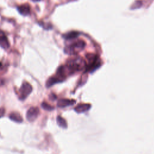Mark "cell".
<instances>
[{
    "label": "cell",
    "mask_w": 154,
    "mask_h": 154,
    "mask_svg": "<svg viewBox=\"0 0 154 154\" xmlns=\"http://www.w3.org/2000/svg\"><path fill=\"white\" fill-rule=\"evenodd\" d=\"M78 36V33L76 31H72L69 33H67L64 36V37L66 39H72L77 37Z\"/></svg>",
    "instance_id": "12"
},
{
    "label": "cell",
    "mask_w": 154,
    "mask_h": 154,
    "mask_svg": "<svg viewBox=\"0 0 154 154\" xmlns=\"http://www.w3.org/2000/svg\"><path fill=\"white\" fill-rule=\"evenodd\" d=\"M4 113H5V110L3 108L0 109V117L3 116V115H4Z\"/></svg>",
    "instance_id": "14"
},
{
    "label": "cell",
    "mask_w": 154,
    "mask_h": 154,
    "mask_svg": "<svg viewBox=\"0 0 154 154\" xmlns=\"http://www.w3.org/2000/svg\"><path fill=\"white\" fill-rule=\"evenodd\" d=\"M9 118L12 121L16 122L17 123H21L23 121V119L21 116L20 115L19 113L16 112L12 113L10 115H9Z\"/></svg>",
    "instance_id": "10"
},
{
    "label": "cell",
    "mask_w": 154,
    "mask_h": 154,
    "mask_svg": "<svg viewBox=\"0 0 154 154\" xmlns=\"http://www.w3.org/2000/svg\"><path fill=\"white\" fill-rule=\"evenodd\" d=\"M62 81H63V78L59 77V76L51 77V78H49L48 79V81H47L46 86L47 87H50L54 85L55 84L58 83H60Z\"/></svg>",
    "instance_id": "7"
},
{
    "label": "cell",
    "mask_w": 154,
    "mask_h": 154,
    "mask_svg": "<svg viewBox=\"0 0 154 154\" xmlns=\"http://www.w3.org/2000/svg\"><path fill=\"white\" fill-rule=\"evenodd\" d=\"M86 44L83 41H78L73 44L71 45L64 49V52L67 54H74L78 51H81L85 47Z\"/></svg>",
    "instance_id": "1"
},
{
    "label": "cell",
    "mask_w": 154,
    "mask_h": 154,
    "mask_svg": "<svg viewBox=\"0 0 154 154\" xmlns=\"http://www.w3.org/2000/svg\"><path fill=\"white\" fill-rule=\"evenodd\" d=\"M31 1H33L34 2H39V1H41V0H31Z\"/></svg>",
    "instance_id": "16"
},
{
    "label": "cell",
    "mask_w": 154,
    "mask_h": 154,
    "mask_svg": "<svg viewBox=\"0 0 154 154\" xmlns=\"http://www.w3.org/2000/svg\"><path fill=\"white\" fill-rule=\"evenodd\" d=\"M75 103V101H74V100H70V99H62L58 101L57 106L60 108H64V107H66L70 106H72Z\"/></svg>",
    "instance_id": "6"
},
{
    "label": "cell",
    "mask_w": 154,
    "mask_h": 154,
    "mask_svg": "<svg viewBox=\"0 0 154 154\" xmlns=\"http://www.w3.org/2000/svg\"><path fill=\"white\" fill-rule=\"evenodd\" d=\"M42 107L44 109V110H47V111H51V110H54V108L53 107L49 105V104H48L47 102H43L42 104Z\"/></svg>",
    "instance_id": "13"
},
{
    "label": "cell",
    "mask_w": 154,
    "mask_h": 154,
    "mask_svg": "<svg viewBox=\"0 0 154 154\" xmlns=\"http://www.w3.org/2000/svg\"><path fill=\"white\" fill-rule=\"evenodd\" d=\"M3 84V81L1 80V79H0V86L2 85Z\"/></svg>",
    "instance_id": "15"
},
{
    "label": "cell",
    "mask_w": 154,
    "mask_h": 154,
    "mask_svg": "<svg viewBox=\"0 0 154 154\" xmlns=\"http://www.w3.org/2000/svg\"><path fill=\"white\" fill-rule=\"evenodd\" d=\"M39 109L37 107H31L27 112L26 118L29 122H33L39 116Z\"/></svg>",
    "instance_id": "4"
},
{
    "label": "cell",
    "mask_w": 154,
    "mask_h": 154,
    "mask_svg": "<svg viewBox=\"0 0 154 154\" xmlns=\"http://www.w3.org/2000/svg\"><path fill=\"white\" fill-rule=\"evenodd\" d=\"M90 107L91 106L89 104H80L75 108V110L78 113H82L88 111Z\"/></svg>",
    "instance_id": "8"
},
{
    "label": "cell",
    "mask_w": 154,
    "mask_h": 154,
    "mask_svg": "<svg viewBox=\"0 0 154 154\" xmlns=\"http://www.w3.org/2000/svg\"><path fill=\"white\" fill-rule=\"evenodd\" d=\"M0 47L5 49H7L10 47V43L6 36H0Z\"/></svg>",
    "instance_id": "9"
},
{
    "label": "cell",
    "mask_w": 154,
    "mask_h": 154,
    "mask_svg": "<svg viewBox=\"0 0 154 154\" xmlns=\"http://www.w3.org/2000/svg\"><path fill=\"white\" fill-rule=\"evenodd\" d=\"M57 122L59 126H60L63 128H67V123L64 119L61 116H58L57 118Z\"/></svg>",
    "instance_id": "11"
},
{
    "label": "cell",
    "mask_w": 154,
    "mask_h": 154,
    "mask_svg": "<svg viewBox=\"0 0 154 154\" xmlns=\"http://www.w3.org/2000/svg\"><path fill=\"white\" fill-rule=\"evenodd\" d=\"M87 58L88 61V64L86 65V71L92 72L96 70L100 66V61L98 57L93 54H88L87 56Z\"/></svg>",
    "instance_id": "2"
},
{
    "label": "cell",
    "mask_w": 154,
    "mask_h": 154,
    "mask_svg": "<svg viewBox=\"0 0 154 154\" xmlns=\"http://www.w3.org/2000/svg\"><path fill=\"white\" fill-rule=\"evenodd\" d=\"M33 90L32 86L27 82H24L19 89V98L21 100L26 99Z\"/></svg>",
    "instance_id": "3"
},
{
    "label": "cell",
    "mask_w": 154,
    "mask_h": 154,
    "mask_svg": "<svg viewBox=\"0 0 154 154\" xmlns=\"http://www.w3.org/2000/svg\"><path fill=\"white\" fill-rule=\"evenodd\" d=\"M1 65H2V64H1V62H0V67L1 66Z\"/></svg>",
    "instance_id": "17"
},
{
    "label": "cell",
    "mask_w": 154,
    "mask_h": 154,
    "mask_svg": "<svg viewBox=\"0 0 154 154\" xmlns=\"http://www.w3.org/2000/svg\"><path fill=\"white\" fill-rule=\"evenodd\" d=\"M19 13L23 16H27L30 13V7L28 4H24L18 7Z\"/></svg>",
    "instance_id": "5"
}]
</instances>
